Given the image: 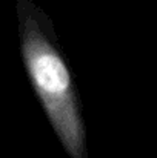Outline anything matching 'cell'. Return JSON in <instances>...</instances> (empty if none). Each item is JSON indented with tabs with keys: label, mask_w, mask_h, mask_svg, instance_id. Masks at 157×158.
<instances>
[{
	"label": "cell",
	"mask_w": 157,
	"mask_h": 158,
	"mask_svg": "<svg viewBox=\"0 0 157 158\" xmlns=\"http://www.w3.org/2000/svg\"><path fill=\"white\" fill-rule=\"evenodd\" d=\"M20 49L31 85L72 158H86L85 124L69 69L54 43L50 19L29 0H17Z\"/></svg>",
	"instance_id": "6da1fadb"
}]
</instances>
